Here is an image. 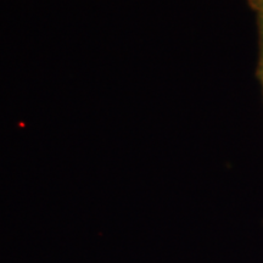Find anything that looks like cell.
Instances as JSON below:
<instances>
[{
  "instance_id": "7a4b0ae2",
  "label": "cell",
  "mask_w": 263,
  "mask_h": 263,
  "mask_svg": "<svg viewBox=\"0 0 263 263\" xmlns=\"http://www.w3.org/2000/svg\"><path fill=\"white\" fill-rule=\"evenodd\" d=\"M262 16H263V9H262ZM262 28H263V17H262ZM263 35V34H262Z\"/></svg>"
},
{
  "instance_id": "6da1fadb",
  "label": "cell",
  "mask_w": 263,
  "mask_h": 263,
  "mask_svg": "<svg viewBox=\"0 0 263 263\" xmlns=\"http://www.w3.org/2000/svg\"><path fill=\"white\" fill-rule=\"evenodd\" d=\"M259 78H261L262 88H263V57H262V60H261V65H259Z\"/></svg>"
}]
</instances>
